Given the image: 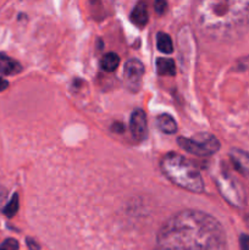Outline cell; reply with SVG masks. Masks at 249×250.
Masks as SVG:
<instances>
[{
  "label": "cell",
  "instance_id": "cell-2",
  "mask_svg": "<svg viewBox=\"0 0 249 250\" xmlns=\"http://www.w3.org/2000/svg\"><path fill=\"white\" fill-rule=\"evenodd\" d=\"M194 20L207 36L231 38L249 26V1H199L194 7Z\"/></svg>",
  "mask_w": 249,
  "mask_h": 250
},
{
  "label": "cell",
  "instance_id": "cell-1",
  "mask_svg": "<svg viewBox=\"0 0 249 250\" xmlns=\"http://www.w3.org/2000/svg\"><path fill=\"white\" fill-rule=\"evenodd\" d=\"M155 250H227L226 234L211 215L182 210L161 226Z\"/></svg>",
  "mask_w": 249,
  "mask_h": 250
},
{
  "label": "cell",
  "instance_id": "cell-17",
  "mask_svg": "<svg viewBox=\"0 0 249 250\" xmlns=\"http://www.w3.org/2000/svg\"><path fill=\"white\" fill-rule=\"evenodd\" d=\"M154 9H155L156 14L163 15L166 11V9H167V2L164 1V0H156L154 2Z\"/></svg>",
  "mask_w": 249,
  "mask_h": 250
},
{
  "label": "cell",
  "instance_id": "cell-10",
  "mask_svg": "<svg viewBox=\"0 0 249 250\" xmlns=\"http://www.w3.org/2000/svg\"><path fill=\"white\" fill-rule=\"evenodd\" d=\"M131 20L136 26L138 27H144L148 23L149 20V12L146 4H144L143 1H139L138 4L134 6V9L132 10L131 14Z\"/></svg>",
  "mask_w": 249,
  "mask_h": 250
},
{
  "label": "cell",
  "instance_id": "cell-8",
  "mask_svg": "<svg viewBox=\"0 0 249 250\" xmlns=\"http://www.w3.org/2000/svg\"><path fill=\"white\" fill-rule=\"evenodd\" d=\"M192 139L203 149V151L207 154V156L215 154L220 149L219 141H217L216 137H214L212 134L199 133Z\"/></svg>",
  "mask_w": 249,
  "mask_h": 250
},
{
  "label": "cell",
  "instance_id": "cell-12",
  "mask_svg": "<svg viewBox=\"0 0 249 250\" xmlns=\"http://www.w3.org/2000/svg\"><path fill=\"white\" fill-rule=\"evenodd\" d=\"M156 71L161 76H175L176 66L172 59L159 58L156 60Z\"/></svg>",
  "mask_w": 249,
  "mask_h": 250
},
{
  "label": "cell",
  "instance_id": "cell-5",
  "mask_svg": "<svg viewBox=\"0 0 249 250\" xmlns=\"http://www.w3.org/2000/svg\"><path fill=\"white\" fill-rule=\"evenodd\" d=\"M144 75V66L137 59H129L124 63V76L126 81V85L132 90H138L141 87L142 77Z\"/></svg>",
  "mask_w": 249,
  "mask_h": 250
},
{
  "label": "cell",
  "instance_id": "cell-14",
  "mask_svg": "<svg viewBox=\"0 0 249 250\" xmlns=\"http://www.w3.org/2000/svg\"><path fill=\"white\" fill-rule=\"evenodd\" d=\"M156 45H158L159 50L164 54H171L173 51L172 41H171L170 36L164 32H160L156 36Z\"/></svg>",
  "mask_w": 249,
  "mask_h": 250
},
{
  "label": "cell",
  "instance_id": "cell-20",
  "mask_svg": "<svg viewBox=\"0 0 249 250\" xmlns=\"http://www.w3.org/2000/svg\"><path fill=\"white\" fill-rule=\"evenodd\" d=\"M27 244H28V247L31 248V250H39V247L37 246L36 242H33L32 239H27Z\"/></svg>",
  "mask_w": 249,
  "mask_h": 250
},
{
  "label": "cell",
  "instance_id": "cell-4",
  "mask_svg": "<svg viewBox=\"0 0 249 250\" xmlns=\"http://www.w3.org/2000/svg\"><path fill=\"white\" fill-rule=\"evenodd\" d=\"M216 185L222 197L234 207H242L244 203V194L239 183L226 173H220L216 178Z\"/></svg>",
  "mask_w": 249,
  "mask_h": 250
},
{
  "label": "cell",
  "instance_id": "cell-19",
  "mask_svg": "<svg viewBox=\"0 0 249 250\" xmlns=\"http://www.w3.org/2000/svg\"><path fill=\"white\" fill-rule=\"evenodd\" d=\"M7 85H9V82H7L6 80H4V78L0 77V92H2V90L6 89Z\"/></svg>",
  "mask_w": 249,
  "mask_h": 250
},
{
  "label": "cell",
  "instance_id": "cell-11",
  "mask_svg": "<svg viewBox=\"0 0 249 250\" xmlns=\"http://www.w3.org/2000/svg\"><path fill=\"white\" fill-rule=\"evenodd\" d=\"M156 126L161 132L166 134H173L177 131V124L173 120V117H171L167 114L159 115L158 119H156Z\"/></svg>",
  "mask_w": 249,
  "mask_h": 250
},
{
  "label": "cell",
  "instance_id": "cell-7",
  "mask_svg": "<svg viewBox=\"0 0 249 250\" xmlns=\"http://www.w3.org/2000/svg\"><path fill=\"white\" fill-rule=\"evenodd\" d=\"M229 158H231L234 168L241 175L249 177V154L241 149L234 148L229 151Z\"/></svg>",
  "mask_w": 249,
  "mask_h": 250
},
{
  "label": "cell",
  "instance_id": "cell-13",
  "mask_svg": "<svg viewBox=\"0 0 249 250\" xmlns=\"http://www.w3.org/2000/svg\"><path fill=\"white\" fill-rule=\"evenodd\" d=\"M120 65V58L115 53H107L106 55L103 56L100 61V66L105 72H114Z\"/></svg>",
  "mask_w": 249,
  "mask_h": 250
},
{
  "label": "cell",
  "instance_id": "cell-18",
  "mask_svg": "<svg viewBox=\"0 0 249 250\" xmlns=\"http://www.w3.org/2000/svg\"><path fill=\"white\" fill-rule=\"evenodd\" d=\"M239 247H241V250H249L248 234H242V236L239 237Z\"/></svg>",
  "mask_w": 249,
  "mask_h": 250
},
{
  "label": "cell",
  "instance_id": "cell-9",
  "mask_svg": "<svg viewBox=\"0 0 249 250\" xmlns=\"http://www.w3.org/2000/svg\"><path fill=\"white\" fill-rule=\"evenodd\" d=\"M21 70L22 66L16 60L5 55V54L0 53V73L1 75H16V73L21 72Z\"/></svg>",
  "mask_w": 249,
  "mask_h": 250
},
{
  "label": "cell",
  "instance_id": "cell-15",
  "mask_svg": "<svg viewBox=\"0 0 249 250\" xmlns=\"http://www.w3.org/2000/svg\"><path fill=\"white\" fill-rule=\"evenodd\" d=\"M19 211V195L14 194L12 195L11 200L7 203L6 207L4 208V214L7 217H12L16 212Z\"/></svg>",
  "mask_w": 249,
  "mask_h": 250
},
{
  "label": "cell",
  "instance_id": "cell-3",
  "mask_svg": "<svg viewBox=\"0 0 249 250\" xmlns=\"http://www.w3.org/2000/svg\"><path fill=\"white\" fill-rule=\"evenodd\" d=\"M164 175L180 188L192 193H203L204 181L199 168L185 156L168 153L160 163Z\"/></svg>",
  "mask_w": 249,
  "mask_h": 250
},
{
  "label": "cell",
  "instance_id": "cell-6",
  "mask_svg": "<svg viewBox=\"0 0 249 250\" xmlns=\"http://www.w3.org/2000/svg\"><path fill=\"white\" fill-rule=\"evenodd\" d=\"M131 133L136 141L142 142L148 137V121H146L145 112L142 109H136L131 115L129 121Z\"/></svg>",
  "mask_w": 249,
  "mask_h": 250
},
{
  "label": "cell",
  "instance_id": "cell-16",
  "mask_svg": "<svg viewBox=\"0 0 249 250\" xmlns=\"http://www.w3.org/2000/svg\"><path fill=\"white\" fill-rule=\"evenodd\" d=\"M0 250H19V242L14 238H7L0 244Z\"/></svg>",
  "mask_w": 249,
  "mask_h": 250
}]
</instances>
